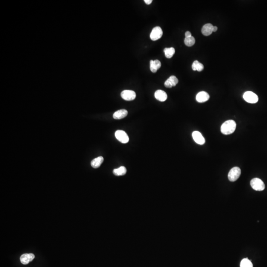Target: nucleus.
Here are the masks:
<instances>
[{"instance_id":"5","label":"nucleus","mask_w":267,"mask_h":267,"mask_svg":"<svg viewBox=\"0 0 267 267\" xmlns=\"http://www.w3.org/2000/svg\"><path fill=\"white\" fill-rule=\"evenodd\" d=\"M115 136L119 141L123 144H126L129 141V138L127 133L122 130L116 131L115 133Z\"/></svg>"},{"instance_id":"11","label":"nucleus","mask_w":267,"mask_h":267,"mask_svg":"<svg viewBox=\"0 0 267 267\" xmlns=\"http://www.w3.org/2000/svg\"><path fill=\"white\" fill-rule=\"evenodd\" d=\"M210 98L208 94L206 91H202L197 94L196 96V100L199 103H202L206 102Z\"/></svg>"},{"instance_id":"8","label":"nucleus","mask_w":267,"mask_h":267,"mask_svg":"<svg viewBox=\"0 0 267 267\" xmlns=\"http://www.w3.org/2000/svg\"><path fill=\"white\" fill-rule=\"evenodd\" d=\"M34 258L35 255L33 253H25L20 256V260L22 264L27 265Z\"/></svg>"},{"instance_id":"10","label":"nucleus","mask_w":267,"mask_h":267,"mask_svg":"<svg viewBox=\"0 0 267 267\" xmlns=\"http://www.w3.org/2000/svg\"><path fill=\"white\" fill-rule=\"evenodd\" d=\"M178 79L175 76H170L164 83V85L166 87L171 88L176 86L178 83Z\"/></svg>"},{"instance_id":"16","label":"nucleus","mask_w":267,"mask_h":267,"mask_svg":"<svg viewBox=\"0 0 267 267\" xmlns=\"http://www.w3.org/2000/svg\"><path fill=\"white\" fill-rule=\"evenodd\" d=\"M103 160H104V159L102 156H99L97 158H94L91 161V167L94 168H98L102 164L103 161Z\"/></svg>"},{"instance_id":"4","label":"nucleus","mask_w":267,"mask_h":267,"mask_svg":"<svg viewBox=\"0 0 267 267\" xmlns=\"http://www.w3.org/2000/svg\"><path fill=\"white\" fill-rule=\"evenodd\" d=\"M243 97L246 102L250 103H255L258 101V97L257 94L252 91H246L243 94Z\"/></svg>"},{"instance_id":"9","label":"nucleus","mask_w":267,"mask_h":267,"mask_svg":"<svg viewBox=\"0 0 267 267\" xmlns=\"http://www.w3.org/2000/svg\"><path fill=\"white\" fill-rule=\"evenodd\" d=\"M192 136H193V139L194 140L195 142L198 144L202 145V144H204V143L205 142V140L204 138L199 132H193V134H192Z\"/></svg>"},{"instance_id":"3","label":"nucleus","mask_w":267,"mask_h":267,"mask_svg":"<svg viewBox=\"0 0 267 267\" xmlns=\"http://www.w3.org/2000/svg\"><path fill=\"white\" fill-rule=\"evenodd\" d=\"M241 175V170L238 167H234L231 169L228 174V178L231 181H234L239 178Z\"/></svg>"},{"instance_id":"14","label":"nucleus","mask_w":267,"mask_h":267,"mask_svg":"<svg viewBox=\"0 0 267 267\" xmlns=\"http://www.w3.org/2000/svg\"><path fill=\"white\" fill-rule=\"evenodd\" d=\"M213 26L210 23H207L203 26L202 28V33L204 36H209L213 32Z\"/></svg>"},{"instance_id":"13","label":"nucleus","mask_w":267,"mask_h":267,"mask_svg":"<svg viewBox=\"0 0 267 267\" xmlns=\"http://www.w3.org/2000/svg\"><path fill=\"white\" fill-rule=\"evenodd\" d=\"M161 66V63L159 60L156 59L150 61V69L153 73H156L157 70Z\"/></svg>"},{"instance_id":"12","label":"nucleus","mask_w":267,"mask_h":267,"mask_svg":"<svg viewBox=\"0 0 267 267\" xmlns=\"http://www.w3.org/2000/svg\"><path fill=\"white\" fill-rule=\"evenodd\" d=\"M154 96L156 99L160 102H165L167 99V94L162 90H157L155 92Z\"/></svg>"},{"instance_id":"23","label":"nucleus","mask_w":267,"mask_h":267,"mask_svg":"<svg viewBox=\"0 0 267 267\" xmlns=\"http://www.w3.org/2000/svg\"><path fill=\"white\" fill-rule=\"evenodd\" d=\"M144 2L147 4H150L152 2V0H144Z\"/></svg>"},{"instance_id":"24","label":"nucleus","mask_w":267,"mask_h":267,"mask_svg":"<svg viewBox=\"0 0 267 267\" xmlns=\"http://www.w3.org/2000/svg\"><path fill=\"white\" fill-rule=\"evenodd\" d=\"M217 30H218V27H217V26H213V32H216L217 31Z\"/></svg>"},{"instance_id":"15","label":"nucleus","mask_w":267,"mask_h":267,"mask_svg":"<svg viewBox=\"0 0 267 267\" xmlns=\"http://www.w3.org/2000/svg\"><path fill=\"white\" fill-rule=\"evenodd\" d=\"M128 115V111L126 109H120L115 112L113 114V118L115 119H121L126 117Z\"/></svg>"},{"instance_id":"21","label":"nucleus","mask_w":267,"mask_h":267,"mask_svg":"<svg viewBox=\"0 0 267 267\" xmlns=\"http://www.w3.org/2000/svg\"><path fill=\"white\" fill-rule=\"evenodd\" d=\"M240 267H253L251 261L247 258H244L240 262Z\"/></svg>"},{"instance_id":"2","label":"nucleus","mask_w":267,"mask_h":267,"mask_svg":"<svg viewBox=\"0 0 267 267\" xmlns=\"http://www.w3.org/2000/svg\"><path fill=\"white\" fill-rule=\"evenodd\" d=\"M252 188L256 191H262L265 188L264 183L260 178H254L250 181Z\"/></svg>"},{"instance_id":"18","label":"nucleus","mask_w":267,"mask_h":267,"mask_svg":"<svg viewBox=\"0 0 267 267\" xmlns=\"http://www.w3.org/2000/svg\"><path fill=\"white\" fill-rule=\"evenodd\" d=\"M126 172L127 170L126 168L124 166H121L118 168L115 169L113 171V174L117 176H123L126 174Z\"/></svg>"},{"instance_id":"22","label":"nucleus","mask_w":267,"mask_h":267,"mask_svg":"<svg viewBox=\"0 0 267 267\" xmlns=\"http://www.w3.org/2000/svg\"><path fill=\"white\" fill-rule=\"evenodd\" d=\"M191 36H192V35H191V34L190 32L187 31L185 33V37H186V38L190 37Z\"/></svg>"},{"instance_id":"7","label":"nucleus","mask_w":267,"mask_h":267,"mask_svg":"<svg viewBox=\"0 0 267 267\" xmlns=\"http://www.w3.org/2000/svg\"><path fill=\"white\" fill-rule=\"evenodd\" d=\"M122 98L127 101H131L135 99L136 93L132 90H124L121 93Z\"/></svg>"},{"instance_id":"19","label":"nucleus","mask_w":267,"mask_h":267,"mask_svg":"<svg viewBox=\"0 0 267 267\" xmlns=\"http://www.w3.org/2000/svg\"><path fill=\"white\" fill-rule=\"evenodd\" d=\"M164 52L165 56L168 59H170L174 56V54L175 53V50L173 47L168 48H165L164 50Z\"/></svg>"},{"instance_id":"1","label":"nucleus","mask_w":267,"mask_h":267,"mask_svg":"<svg viewBox=\"0 0 267 267\" xmlns=\"http://www.w3.org/2000/svg\"><path fill=\"white\" fill-rule=\"evenodd\" d=\"M236 123L234 120H227L222 125L221 131L223 134L228 135L231 134L236 130Z\"/></svg>"},{"instance_id":"17","label":"nucleus","mask_w":267,"mask_h":267,"mask_svg":"<svg viewBox=\"0 0 267 267\" xmlns=\"http://www.w3.org/2000/svg\"><path fill=\"white\" fill-rule=\"evenodd\" d=\"M192 69L193 71H202L204 69V66L197 60H195L192 64Z\"/></svg>"},{"instance_id":"6","label":"nucleus","mask_w":267,"mask_h":267,"mask_svg":"<svg viewBox=\"0 0 267 267\" xmlns=\"http://www.w3.org/2000/svg\"><path fill=\"white\" fill-rule=\"evenodd\" d=\"M162 35H163V31L161 27L156 26L154 27L152 30V32L150 33V38L151 40L155 41L161 38Z\"/></svg>"},{"instance_id":"20","label":"nucleus","mask_w":267,"mask_h":267,"mask_svg":"<svg viewBox=\"0 0 267 267\" xmlns=\"http://www.w3.org/2000/svg\"><path fill=\"white\" fill-rule=\"evenodd\" d=\"M184 42L186 46L187 47H191L194 45L196 42V40L193 36H191L190 37L185 38Z\"/></svg>"}]
</instances>
